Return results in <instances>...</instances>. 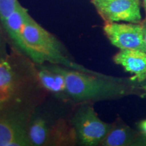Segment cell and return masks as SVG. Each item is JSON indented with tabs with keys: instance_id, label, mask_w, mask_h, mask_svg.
Listing matches in <instances>:
<instances>
[{
	"instance_id": "1",
	"label": "cell",
	"mask_w": 146,
	"mask_h": 146,
	"mask_svg": "<svg viewBox=\"0 0 146 146\" xmlns=\"http://www.w3.org/2000/svg\"><path fill=\"white\" fill-rule=\"evenodd\" d=\"M64 75L66 84V91L78 102L99 100L122 96L126 88L119 79L98 73H89L73 70L59 65L45 66Z\"/></svg>"
},
{
	"instance_id": "2",
	"label": "cell",
	"mask_w": 146,
	"mask_h": 146,
	"mask_svg": "<svg viewBox=\"0 0 146 146\" xmlns=\"http://www.w3.org/2000/svg\"><path fill=\"white\" fill-rule=\"evenodd\" d=\"M23 38L27 47V55L38 64L45 62L66 68L94 73L73 62L65 55L60 42L29 15L23 28Z\"/></svg>"
},
{
	"instance_id": "3",
	"label": "cell",
	"mask_w": 146,
	"mask_h": 146,
	"mask_svg": "<svg viewBox=\"0 0 146 146\" xmlns=\"http://www.w3.org/2000/svg\"><path fill=\"white\" fill-rule=\"evenodd\" d=\"M72 124L78 141L83 145L90 146L100 145L113 127V124L102 121L90 104L82 106L76 110Z\"/></svg>"
},
{
	"instance_id": "4",
	"label": "cell",
	"mask_w": 146,
	"mask_h": 146,
	"mask_svg": "<svg viewBox=\"0 0 146 146\" xmlns=\"http://www.w3.org/2000/svg\"><path fill=\"white\" fill-rule=\"evenodd\" d=\"M26 116L5 109L0 110V146L32 145Z\"/></svg>"
},
{
	"instance_id": "5",
	"label": "cell",
	"mask_w": 146,
	"mask_h": 146,
	"mask_svg": "<svg viewBox=\"0 0 146 146\" xmlns=\"http://www.w3.org/2000/svg\"><path fill=\"white\" fill-rule=\"evenodd\" d=\"M104 31L110 43L120 50H136L146 52L143 25L106 23Z\"/></svg>"
},
{
	"instance_id": "6",
	"label": "cell",
	"mask_w": 146,
	"mask_h": 146,
	"mask_svg": "<svg viewBox=\"0 0 146 146\" xmlns=\"http://www.w3.org/2000/svg\"><path fill=\"white\" fill-rule=\"evenodd\" d=\"M95 7L106 23L141 21L139 0H92Z\"/></svg>"
},
{
	"instance_id": "7",
	"label": "cell",
	"mask_w": 146,
	"mask_h": 146,
	"mask_svg": "<svg viewBox=\"0 0 146 146\" xmlns=\"http://www.w3.org/2000/svg\"><path fill=\"white\" fill-rule=\"evenodd\" d=\"M127 72L133 74V81H143L146 79V52L136 50H120L113 58Z\"/></svg>"
},
{
	"instance_id": "8",
	"label": "cell",
	"mask_w": 146,
	"mask_h": 146,
	"mask_svg": "<svg viewBox=\"0 0 146 146\" xmlns=\"http://www.w3.org/2000/svg\"><path fill=\"white\" fill-rule=\"evenodd\" d=\"M29 16V14L27 9L20 4L4 22L0 25L5 35L26 54L27 50L23 38V28Z\"/></svg>"
},
{
	"instance_id": "9",
	"label": "cell",
	"mask_w": 146,
	"mask_h": 146,
	"mask_svg": "<svg viewBox=\"0 0 146 146\" xmlns=\"http://www.w3.org/2000/svg\"><path fill=\"white\" fill-rule=\"evenodd\" d=\"M16 86V74L9 57L0 62V103H7L10 100Z\"/></svg>"
},
{
	"instance_id": "10",
	"label": "cell",
	"mask_w": 146,
	"mask_h": 146,
	"mask_svg": "<svg viewBox=\"0 0 146 146\" xmlns=\"http://www.w3.org/2000/svg\"><path fill=\"white\" fill-rule=\"evenodd\" d=\"M135 133L129 127L115 125L108 133L100 145L104 146H124L135 144Z\"/></svg>"
},
{
	"instance_id": "11",
	"label": "cell",
	"mask_w": 146,
	"mask_h": 146,
	"mask_svg": "<svg viewBox=\"0 0 146 146\" xmlns=\"http://www.w3.org/2000/svg\"><path fill=\"white\" fill-rule=\"evenodd\" d=\"M38 78L42 86L51 92L58 94L66 91V80L61 73L51 70L44 66H41L38 72Z\"/></svg>"
},
{
	"instance_id": "12",
	"label": "cell",
	"mask_w": 146,
	"mask_h": 146,
	"mask_svg": "<svg viewBox=\"0 0 146 146\" xmlns=\"http://www.w3.org/2000/svg\"><path fill=\"white\" fill-rule=\"evenodd\" d=\"M50 131L45 120L37 118L31 124L28 129V135L32 145H43L49 140Z\"/></svg>"
},
{
	"instance_id": "13",
	"label": "cell",
	"mask_w": 146,
	"mask_h": 146,
	"mask_svg": "<svg viewBox=\"0 0 146 146\" xmlns=\"http://www.w3.org/2000/svg\"><path fill=\"white\" fill-rule=\"evenodd\" d=\"M18 0H0V25L19 6Z\"/></svg>"
},
{
	"instance_id": "14",
	"label": "cell",
	"mask_w": 146,
	"mask_h": 146,
	"mask_svg": "<svg viewBox=\"0 0 146 146\" xmlns=\"http://www.w3.org/2000/svg\"><path fill=\"white\" fill-rule=\"evenodd\" d=\"M7 41L6 35L0 25V62L9 58V54L7 52Z\"/></svg>"
},
{
	"instance_id": "15",
	"label": "cell",
	"mask_w": 146,
	"mask_h": 146,
	"mask_svg": "<svg viewBox=\"0 0 146 146\" xmlns=\"http://www.w3.org/2000/svg\"><path fill=\"white\" fill-rule=\"evenodd\" d=\"M139 128L141 129L142 132L146 136V120L142 121L139 125Z\"/></svg>"
},
{
	"instance_id": "16",
	"label": "cell",
	"mask_w": 146,
	"mask_h": 146,
	"mask_svg": "<svg viewBox=\"0 0 146 146\" xmlns=\"http://www.w3.org/2000/svg\"><path fill=\"white\" fill-rule=\"evenodd\" d=\"M135 143H138L137 145H146V136L145 135L143 139H141V141L140 140H137Z\"/></svg>"
},
{
	"instance_id": "17",
	"label": "cell",
	"mask_w": 146,
	"mask_h": 146,
	"mask_svg": "<svg viewBox=\"0 0 146 146\" xmlns=\"http://www.w3.org/2000/svg\"><path fill=\"white\" fill-rule=\"evenodd\" d=\"M143 39L146 44V23L143 24Z\"/></svg>"
},
{
	"instance_id": "18",
	"label": "cell",
	"mask_w": 146,
	"mask_h": 146,
	"mask_svg": "<svg viewBox=\"0 0 146 146\" xmlns=\"http://www.w3.org/2000/svg\"><path fill=\"white\" fill-rule=\"evenodd\" d=\"M143 3L144 10H145V14H146V0H143ZM145 21H146V19H145Z\"/></svg>"
},
{
	"instance_id": "19",
	"label": "cell",
	"mask_w": 146,
	"mask_h": 146,
	"mask_svg": "<svg viewBox=\"0 0 146 146\" xmlns=\"http://www.w3.org/2000/svg\"><path fill=\"white\" fill-rule=\"evenodd\" d=\"M5 104H6V103H0V110H1L5 106Z\"/></svg>"
},
{
	"instance_id": "20",
	"label": "cell",
	"mask_w": 146,
	"mask_h": 146,
	"mask_svg": "<svg viewBox=\"0 0 146 146\" xmlns=\"http://www.w3.org/2000/svg\"><path fill=\"white\" fill-rule=\"evenodd\" d=\"M143 89H145V91H146V85H145V86H144V87H143Z\"/></svg>"
}]
</instances>
